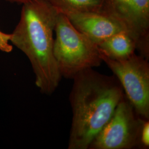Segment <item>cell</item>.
<instances>
[{"label": "cell", "instance_id": "obj_1", "mask_svg": "<svg viewBox=\"0 0 149 149\" xmlns=\"http://www.w3.org/2000/svg\"><path fill=\"white\" fill-rule=\"evenodd\" d=\"M72 79L69 97L72 118L68 149H88L125 96L114 75L88 69Z\"/></svg>", "mask_w": 149, "mask_h": 149}, {"label": "cell", "instance_id": "obj_2", "mask_svg": "<svg viewBox=\"0 0 149 149\" xmlns=\"http://www.w3.org/2000/svg\"><path fill=\"white\" fill-rule=\"evenodd\" d=\"M58 11L45 0L23 4L20 20L10 42L29 59L35 83L41 93L52 95L62 78L53 53L54 29Z\"/></svg>", "mask_w": 149, "mask_h": 149}, {"label": "cell", "instance_id": "obj_3", "mask_svg": "<svg viewBox=\"0 0 149 149\" xmlns=\"http://www.w3.org/2000/svg\"><path fill=\"white\" fill-rule=\"evenodd\" d=\"M58 12L54 29V55L61 77L72 79L81 71L100 66L103 61L96 43Z\"/></svg>", "mask_w": 149, "mask_h": 149}, {"label": "cell", "instance_id": "obj_4", "mask_svg": "<svg viewBox=\"0 0 149 149\" xmlns=\"http://www.w3.org/2000/svg\"><path fill=\"white\" fill-rule=\"evenodd\" d=\"M101 57L119 81L125 97L139 116L149 120L148 59L135 53L122 60H113L101 53Z\"/></svg>", "mask_w": 149, "mask_h": 149}, {"label": "cell", "instance_id": "obj_5", "mask_svg": "<svg viewBox=\"0 0 149 149\" xmlns=\"http://www.w3.org/2000/svg\"><path fill=\"white\" fill-rule=\"evenodd\" d=\"M143 119L126 97L117 107L111 118L93 139L88 149H132L138 148Z\"/></svg>", "mask_w": 149, "mask_h": 149}, {"label": "cell", "instance_id": "obj_6", "mask_svg": "<svg viewBox=\"0 0 149 149\" xmlns=\"http://www.w3.org/2000/svg\"><path fill=\"white\" fill-rule=\"evenodd\" d=\"M116 20L133 37L137 50L149 58V0H102L101 11Z\"/></svg>", "mask_w": 149, "mask_h": 149}, {"label": "cell", "instance_id": "obj_7", "mask_svg": "<svg viewBox=\"0 0 149 149\" xmlns=\"http://www.w3.org/2000/svg\"><path fill=\"white\" fill-rule=\"evenodd\" d=\"M58 11L64 14L77 30L97 45L116 33L127 31L120 23L101 12Z\"/></svg>", "mask_w": 149, "mask_h": 149}, {"label": "cell", "instance_id": "obj_8", "mask_svg": "<svg viewBox=\"0 0 149 149\" xmlns=\"http://www.w3.org/2000/svg\"><path fill=\"white\" fill-rule=\"evenodd\" d=\"M101 53L116 60L128 59L135 53L137 42L127 31H122L109 37L97 44Z\"/></svg>", "mask_w": 149, "mask_h": 149}, {"label": "cell", "instance_id": "obj_9", "mask_svg": "<svg viewBox=\"0 0 149 149\" xmlns=\"http://www.w3.org/2000/svg\"><path fill=\"white\" fill-rule=\"evenodd\" d=\"M57 10L100 12L102 0H45Z\"/></svg>", "mask_w": 149, "mask_h": 149}, {"label": "cell", "instance_id": "obj_10", "mask_svg": "<svg viewBox=\"0 0 149 149\" xmlns=\"http://www.w3.org/2000/svg\"><path fill=\"white\" fill-rule=\"evenodd\" d=\"M138 148L147 149L149 148V120L143 119L139 135Z\"/></svg>", "mask_w": 149, "mask_h": 149}, {"label": "cell", "instance_id": "obj_11", "mask_svg": "<svg viewBox=\"0 0 149 149\" xmlns=\"http://www.w3.org/2000/svg\"><path fill=\"white\" fill-rule=\"evenodd\" d=\"M11 34H7L0 31V50L5 53H10L13 47L10 44Z\"/></svg>", "mask_w": 149, "mask_h": 149}, {"label": "cell", "instance_id": "obj_12", "mask_svg": "<svg viewBox=\"0 0 149 149\" xmlns=\"http://www.w3.org/2000/svg\"><path fill=\"white\" fill-rule=\"evenodd\" d=\"M8 2H16V3H21V4H24L26 3H27L28 2H30L33 0H6Z\"/></svg>", "mask_w": 149, "mask_h": 149}]
</instances>
